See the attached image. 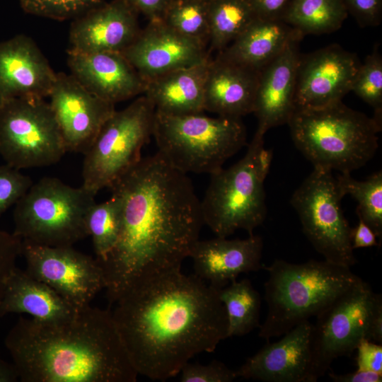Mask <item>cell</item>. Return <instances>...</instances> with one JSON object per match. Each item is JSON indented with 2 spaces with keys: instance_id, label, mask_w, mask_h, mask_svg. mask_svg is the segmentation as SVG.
Wrapping results in <instances>:
<instances>
[{
  "instance_id": "6da1fadb",
  "label": "cell",
  "mask_w": 382,
  "mask_h": 382,
  "mask_svg": "<svg viewBox=\"0 0 382 382\" xmlns=\"http://www.w3.org/2000/svg\"><path fill=\"white\" fill-rule=\"evenodd\" d=\"M110 188L121 202V228L98 260L113 304L132 286L181 269L204 224L190 179L158 152L141 157Z\"/></svg>"
},
{
  "instance_id": "7a4b0ae2",
  "label": "cell",
  "mask_w": 382,
  "mask_h": 382,
  "mask_svg": "<svg viewBox=\"0 0 382 382\" xmlns=\"http://www.w3.org/2000/svg\"><path fill=\"white\" fill-rule=\"evenodd\" d=\"M219 289L178 269L137 283L119 298L111 312L138 375L173 378L228 338Z\"/></svg>"
},
{
  "instance_id": "3957f363",
  "label": "cell",
  "mask_w": 382,
  "mask_h": 382,
  "mask_svg": "<svg viewBox=\"0 0 382 382\" xmlns=\"http://www.w3.org/2000/svg\"><path fill=\"white\" fill-rule=\"evenodd\" d=\"M4 343L23 382L137 378L110 310L89 305L57 321L20 317Z\"/></svg>"
},
{
  "instance_id": "277c9868",
  "label": "cell",
  "mask_w": 382,
  "mask_h": 382,
  "mask_svg": "<svg viewBox=\"0 0 382 382\" xmlns=\"http://www.w3.org/2000/svg\"><path fill=\"white\" fill-rule=\"evenodd\" d=\"M262 269L269 274L264 284L268 311L258 335L267 340L316 316L361 279L350 267L325 260L301 264L275 260Z\"/></svg>"
},
{
  "instance_id": "5b68a950",
  "label": "cell",
  "mask_w": 382,
  "mask_h": 382,
  "mask_svg": "<svg viewBox=\"0 0 382 382\" xmlns=\"http://www.w3.org/2000/svg\"><path fill=\"white\" fill-rule=\"evenodd\" d=\"M287 125L296 147L313 167L351 173L374 157L382 121L339 101L294 110Z\"/></svg>"
},
{
  "instance_id": "8992f818",
  "label": "cell",
  "mask_w": 382,
  "mask_h": 382,
  "mask_svg": "<svg viewBox=\"0 0 382 382\" xmlns=\"http://www.w3.org/2000/svg\"><path fill=\"white\" fill-rule=\"evenodd\" d=\"M152 136L157 152L185 174L212 175L246 144L241 118L203 112L170 115L156 111Z\"/></svg>"
},
{
  "instance_id": "52a82bcc",
  "label": "cell",
  "mask_w": 382,
  "mask_h": 382,
  "mask_svg": "<svg viewBox=\"0 0 382 382\" xmlns=\"http://www.w3.org/2000/svg\"><path fill=\"white\" fill-rule=\"evenodd\" d=\"M95 196L81 186L43 178L15 204L13 234L38 245L73 246L88 236L85 217Z\"/></svg>"
},
{
  "instance_id": "ba28073f",
  "label": "cell",
  "mask_w": 382,
  "mask_h": 382,
  "mask_svg": "<svg viewBox=\"0 0 382 382\" xmlns=\"http://www.w3.org/2000/svg\"><path fill=\"white\" fill-rule=\"evenodd\" d=\"M156 109L144 95L105 121L84 154L81 187L96 195L110 187L141 158L153 134Z\"/></svg>"
},
{
  "instance_id": "9c48e42d",
  "label": "cell",
  "mask_w": 382,
  "mask_h": 382,
  "mask_svg": "<svg viewBox=\"0 0 382 382\" xmlns=\"http://www.w3.org/2000/svg\"><path fill=\"white\" fill-rule=\"evenodd\" d=\"M264 135L256 131L241 159L210 175L200 204L204 224L216 236L227 237L238 229L253 235L265 219L264 182L254 165L255 149Z\"/></svg>"
},
{
  "instance_id": "30bf717a",
  "label": "cell",
  "mask_w": 382,
  "mask_h": 382,
  "mask_svg": "<svg viewBox=\"0 0 382 382\" xmlns=\"http://www.w3.org/2000/svg\"><path fill=\"white\" fill-rule=\"evenodd\" d=\"M66 152L49 103L15 98L0 103V154L16 169L57 163Z\"/></svg>"
},
{
  "instance_id": "8fae6325",
  "label": "cell",
  "mask_w": 382,
  "mask_h": 382,
  "mask_svg": "<svg viewBox=\"0 0 382 382\" xmlns=\"http://www.w3.org/2000/svg\"><path fill=\"white\" fill-rule=\"evenodd\" d=\"M313 168L294 191L291 204L316 250L328 262L351 267L357 259L352 247V228L341 207L344 195L331 170Z\"/></svg>"
},
{
  "instance_id": "7c38bea8",
  "label": "cell",
  "mask_w": 382,
  "mask_h": 382,
  "mask_svg": "<svg viewBox=\"0 0 382 382\" xmlns=\"http://www.w3.org/2000/svg\"><path fill=\"white\" fill-rule=\"evenodd\" d=\"M376 295L361 279L316 316L311 330L314 382L335 359L351 354L359 342L366 339Z\"/></svg>"
},
{
  "instance_id": "4fadbf2b",
  "label": "cell",
  "mask_w": 382,
  "mask_h": 382,
  "mask_svg": "<svg viewBox=\"0 0 382 382\" xmlns=\"http://www.w3.org/2000/svg\"><path fill=\"white\" fill-rule=\"evenodd\" d=\"M26 272L77 308L89 306L105 289L100 262L73 246H47L22 241Z\"/></svg>"
},
{
  "instance_id": "5bb4252c",
  "label": "cell",
  "mask_w": 382,
  "mask_h": 382,
  "mask_svg": "<svg viewBox=\"0 0 382 382\" xmlns=\"http://www.w3.org/2000/svg\"><path fill=\"white\" fill-rule=\"evenodd\" d=\"M66 151L85 154L115 112V104L86 89L71 74L57 73L48 96Z\"/></svg>"
},
{
  "instance_id": "9a60e30c",
  "label": "cell",
  "mask_w": 382,
  "mask_h": 382,
  "mask_svg": "<svg viewBox=\"0 0 382 382\" xmlns=\"http://www.w3.org/2000/svg\"><path fill=\"white\" fill-rule=\"evenodd\" d=\"M357 54L330 45L300 57L294 93L297 109L317 108L342 101L351 91L360 65Z\"/></svg>"
},
{
  "instance_id": "2e32d148",
  "label": "cell",
  "mask_w": 382,
  "mask_h": 382,
  "mask_svg": "<svg viewBox=\"0 0 382 382\" xmlns=\"http://www.w3.org/2000/svg\"><path fill=\"white\" fill-rule=\"evenodd\" d=\"M122 53L146 81L211 58L207 46L177 33L161 20L149 21Z\"/></svg>"
},
{
  "instance_id": "e0dca14e",
  "label": "cell",
  "mask_w": 382,
  "mask_h": 382,
  "mask_svg": "<svg viewBox=\"0 0 382 382\" xmlns=\"http://www.w3.org/2000/svg\"><path fill=\"white\" fill-rule=\"evenodd\" d=\"M137 11L126 0H112L73 19L67 52H123L141 28Z\"/></svg>"
},
{
  "instance_id": "ac0fdd59",
  "label": "cell",
  "mask_w": 382,
  "mask_h": 382,
  "mask_svg": "<svg viewBox=\"0 0 382 382\" xmlns=\"http://www.w3.org/2000/svg\"><path fill=\"white\" fill-rule=\"evenodd\" d=\"M312 324L303 321L280 340L268 342L236 370L238 377L265 382H314Z\"/></svg>"
},
{
  "instance_id": "d6986e66",
  "label": "cell",
  "mask_w": 382,
  "mask_h": 382,
  "mask_svg": "<svg viewBox=\"0 0 382 382\" xmlns=\"http://www.w3.org/2000/svg\"><path fill=\"white\" fill-rule=\"evenodd\" d=\"M56 74L30 37L18 35L0 42V103L48 97Z\"/></svg>"
},
{
  "instance_id": "ffe728a7",
  "label": "cell",
  "mask_w": 382,
  "mask_h": 382,
  "mask_svg": "<svg viewBox=\"0 0 382 382\" xmlns=\"http://www.w3.org/2000/svg\"><path fill=\"white\" fill-rule=\"evenodd\" d=\"M303 37L291 40L259 72L253 112L257 119V132L287 124L294 110V93L299 43Z\"/></svg>"
},
{
  "instance_id": "44dd1931",
  "label": "cell",
  "mask_w": 382,
  "mask_h": 382,
  "mask_svg": "<svg viewBox=\"0 0 382 382\" xmlns=\"http://www.w3.org/2000/svg\"><path fill=\"white\" fill-rule=\"evenodd\" d=\"M71 74L89 92L112 104L144 94L146 81L120 52H67Z\"/></svg>"
},
{
  "instance_id": "7402d4cb",
  "label": "cell",
  "mask_w": 382,
  "mask_h": 382,
  "mask_svg": "<svg viewBox=\"0 0 382 382\" xmlns=\"http://www.w3.org/2000/svg\"><path fill=\"white\" fill-rule=\"evenodd\" d=\"M262 239L257 235L231 240L216 236L203 241L199 239L189 257L192 260L196 276L221 289L236 281L241 274L262 269Z\"/></svg>"
},
{
  "instance_id": "603a6c76",
  "label": "cell",
  "mask_w": 382,
  "mask_h": 382,
  "mask_svg": "<svg viewBox=\"0 0 382 382\" xmlns=\"http://www.w3.org/2000/svg\"><path fill=\"white\" fill-rule=\"evenodd\" d=\"M259 72L212 58L204 86V110L234 118L252 113Z\"/></svg>"
},
{
  "instance_id": "cb8c5ba5",
  "label": "cell",
  "mask_w": 382,
  "mask_h": 382,
  "mask_svg": "<svg viewBox=\"0 0 382 382\" xmlns=\"http://www.w3.org/2000/svg\"><path fill=\"white\" fill-rule=\"evenodd\" d=\"M303 37L282 18L257 16L216 57L260 71L291 40Z\"/></svg>"
},
{
  "instance_id": "d4e9b609",
  "label": "cell",
  "mask_w": 382,
  "mask_h": 382,
  "mask_svg": "<svg viewBox=\"0 0 382 382\" xmlns=\"http://www.w3.org/2000/svg\"><path fill=\"white\" fill-rule=\"evenodd\" d=\"M211 59L147 81L143 95L161 113L185 115L204 112V86Z\"/></svg>"
},
{
  "instance_id": "484cf974",
  "label": "cell",
  "mask_w": 382,
  "mask_h": 382,
  "mask_svg": "<svg viewBox=\"0 0 382 382\" xmlns=\"http://www.w3.org/2000/svg\"><path fill=\"white\" fill-rule=\"evenodd\" d=\"M81 308L68 302L52 287L16 267L0 303V317L25 313L42 321H57L73 316Z\"/></svg>"
},
{
  "instance_id": "4316f807",
  "label": "cell",
  "mask_w": 382,
  "mask_h": 382,
  "mask_svg": "<svg viewBox=\"0 0 382 382\" xmlns=\"http://www.w3.org/2000/svg\"><path fill=\"white\" fill-rule=\"evenodd\" d=\"M347 15L343 0H290L281 18L304 36L335 32Z\"/></svg>"
},
{
  "instance_id": "83f0119b",
  "label": "cell",
  "mask_w": 382,
  "mask_h": 382,
  "mask_svg": "<svg viewBox=\"0 0 382 382\" xmlns=\"http://www.w3.org/2000/svg\"><path fill=\"white\" fill-rule=\"evenodd\" d=\"M256 17L247 0H209V53L226 48Z\"/></svg>"
},
{
  "instance_id": "f1b7e54d",
  "label": "cell",
  "mask_w": 382,
  "mask_h": 382,
  "mask_svg": "<svg viewBox=\"0 0 382 382\" xmlns=\"http://www.w3.org/2000/svg\"><path fill=\"white\" fill-rule=\"evenodd\" d=\"M228 320V337L243 336L260 326L261 297L247 279L219 289Z\"/></svg>"
},
{
  "instance_id": "f546056e",
  "label": "cell",
  "mask_w": 382,
  "mask_h": 382,
  "mask_svg": "<svg viewBox=\"0 0 382 382\" xmlns=\"http://www.w3.org/2000/svg\"><path fill=\"white\" fill-rule=\"evenodd\" d=\"M337 185L345 196L350 195L358 202L357 214L374 231L377 237L382 238V172L371 175L365 180L353 178L350 173L337 175Z\"/></svg>"
},
{
  "instance_id": "4dcf8cb0",
  "label": "cell",
  "mask_w": 382,
  "mask_h": 382,
  "mask_svg": "<svg viewBox=\"0 0 382 382\" xmlns=\"http://www.w3.org/2000/svg\"><path fill=\"white\" fill-rule=\"evenodd\" d=\"M121 222V202L114 194L103 202H94L88 209L85 224L88 236L91 237L97 260H103L115 245Z\"/></svg>"
},
{
  "instance_id": "1f68e13d",
  "label": "cell",
  "mask_w": 382,
  "mask_h": 382,
  "mask_svg": "<svg viewBox=\"0 0 382 382\" xmlns=\"http://www.w3.org/2000/svg\"><path fill=\"white\" fill-rule=\"evenodd\" d=\"M209 0H174L161 21L177 33L208 47Z\"/></svg>"
},
{
  "instance_id": "d6a6232c",
  "label": "cell",
  "mask_w": 382,
  "mask_h": 382,
  "mask_svg": "<svg viewBox=\"0 0 382 382\" xmlns=\"http://www.w3.org/2000/svg\"><path fill=\"white\" fill-rule=\"evenodd\" d=\"M351 91L372 107L374 117L382 121V57L378 46L360 64Z\"/></svg>"
},
{
  "instance_id": "836d02e7",
  "label": "cell",
  "mask_w": 382,
  "mask_h": 382,
  "mask_svg": "<svg viewBox=\"0 0 382 382\" xmlns=\"http://www.w3.org/2000/svg\"><path fill=\"white\" fill-rule=\"evenodd\" d=\"M30 14L57 21L74 19L104 3L103 0H18Z\"/></svg>"
},
{
  "instance_id": "e575fe53",
  "label": "cell",
  "mask_w": 382,
  "mask_h": 382,
  "mask_svg": "<svg viewBox=\"0 0 382 382\" xmlns=\"http://www.w3.org/2000/svg\"><path fill=\"white\" fill-rule=\"evenodd\" d=\"M33 185L30 177L8 165L0 166V216L24 195Z\"/></svg>"
},
{
  "instance_id": "d590c367",
  "label": "cell",
  "mask_w": 382,
  "mask_h": 382,
  "mask_svg": "<svg viewBox=\"0 0 382 382\" xmlns=\"http://www.w3.org/2000/svg\"><path fill=\"white\" fill-rule=\"evenodd\" d=\"M179 374L181 382H231L238 378L236 370L216 360L207 364L189 361Z\"/></svg>"
},
{
  "instance_id": "8d00e7d4",
  "label": "cell",
  "mask_w": 382,
  "mask_h": 382,
  "mask_svg": "<svg viewBox=\"0 0 382 382\" xmlns=\"http://www.w3.org/2000/svg\"><path fill=\"white\" fill-rule=\"evenodd\" d=\"M22 253V240L0 229V303L9 277L16 267V260Z\"/></svg>"
},
{
  "instance_id": "74e56055",
  "label": "cell",
  "mask_w": 382,
  "mask_h": 382,
  "mask_svg": "<svg viewBox=\"0 0 382 382\" xmlns=\"http://www.w3.org/2000/svg\"><path fill=\"white\" fill-rule=\"evenodd\" d=\"M348 13L361 27L377 26L382 18V0H343Z\"/></svg>"
},
{
  "instance_id": "f35d334b",
  "label": "cell",
  "mask_w": 382,
  "mask_h": 382,
  "mask_svg": "<svg viewBox=\"0 0 382 382\" xmlns=\"http://www.w3.org/2000/svg\"><path fill=\"white\" fill-rule=\"evenodd\" d=\"M357 350V369L382 374V346L367 339H362Z\"/></svg>"
},
{
  "instance_id": "ab89813d",
  "label": "cell",
  "mask_w": 382,
  "mask_h": 382,
  "mask_svg": "<svg viewBox=\"0 0 382 382\" xmlns=\"http://www.w3.org/2000/svg\"><path fill=\"white\" fill-rule=\"evenodd\" d=\"M138 13L149 21L161 20L165 12L174 0H126Z\"/></svg>"
},
{
  "instance_id": "60d3db41",
  "label": "cell",
  "mask_w": 382,
  "mask_h": 382,
  "mask_svg": "<svg viewBox=\"0 0 382 382\" xmlns=\"http://www.w3.org/2000/svg\"><path fill=\"white\" fill-rule=\"evenodd\" d=\"M257 16L281 18L290 0H247Z\"/></svg>"
},
{
  "instance_id": "b9f144b4",
  "label": "cell",
  "mask_w": 382,
  "mask_h": 382,
  "mask_svg": "<svg viewBox=\"0 0 382 382\" xmlns=\"http://www.w3.org/2000/svg\"><path fill=\"white\" fill-rule=\"evenodd\" d=\"M359 218L358 224L352 228L351 241L352 249L368 248L378 245L376 235L361 218Z\"/></svg>"
},
{
  "instance_id": "7bdbcfd3",
  "label": "cell",
  "mask_w": 382,
  "mask_h": 382,
  "mask_svg": "<svg viewBox=\"0 0 382 382\" xmlns=\"http://www.w3.org/2000/svg\"><path fill=\"white\" fill-rule=\"evenodd\" d=\"M366 339L382 344V296L376 294L372 309Z\"/></svg>"
},
{
  "instance_id": "ee69618b",
  "label": "cell",
  "mask_w": 382,
  "mask_h": 382,
  "mask_svg": "<svg viewBox=\"0 0 382 382\" xmlns=\"http://www.w3.org/2000/svg\"><path fill=\"white\" fill-rule=\"evenodd\" d=\"M273 151L264 146V139L257 144L254 154V165L259 178L265 182L269 173L272 161Z\"/></svg>"
},
{
  "instance_id": "f6af8a7d",
  "label": "cell",
  "mask_w": 382,
  "mask_h": 382,
  "mask_svg": "<svg viewBox=\"0 0 382 382\" xmlns=\"http://www.w3.org/2000/svg\"><path fill=\"white\" fill-rule=\"evenodd\" d=\"M329 377L334 382H381L382 381V374L374 371H366L357 369V370L338 374L330 372Z\"/></svg>"
},
{
  "instance_id": "bcb514c9",
  "label": "cell",
  "mask_w": 382,
  "mask_h": 382,
  "mask_svg": "<svg viewBox=\"0 0 382 382\" xmlns=\"http://www.w3.org/2000/svg\"><path fill=\"white\" fill-rule=\"evenodd\" d=\"M18 379V373L14 364L0 359V382H16Z\"/></svg>"
}]
</instances>
